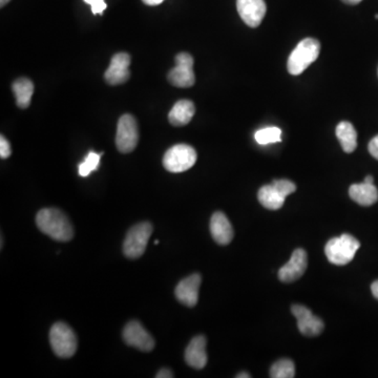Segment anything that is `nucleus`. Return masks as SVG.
I'll use <instances>...</instances> for the list:
<instances>
[{"label":"nucleus","instance_id":"obj_1","mask_svg":"<svg viewBox=\"0 0 378 378\" xmlns=\"http://www.w3.org/2000/svg\"><path fill=\"white\" fill-rule=\"evenodd\" d=\"M36 225L43 234L58 242H68L74 236L72 223L59 209H41L36 216Z\"/></svg>","mask_w":378,"mask_h":378},{"label":"nucleus","instance_id":"obj_2","mask_svg":"<svg viewBox=\"0 0 378 378\" xmlns=\"http://www.w3.org/2000/svg\"><path fill=\"white\" fill-rule=\"evenodd\" d=\"M321 43L315 38H305L296 45L288 58V72L294 76L302 74L319 58Z\"/></svg>","mask_w":378,"mask_h":378},{"label":"nucleus","instance_id":"obj_3","mask_svg":"<svg viewBox=\"0 0 378 378\" xmlns=\"http://www.w3.org/2000/svg\"><path fill=\"white\" fill-rule=\"evenodd\" d=\"M361 247L358 240L351 234H342L329 240L325 247L326 257L333 265L344 266L354 259L355 253Z\"/></svg>","mask_w":378,"mask_h":378},{"label":"nucleus","instance_id":"obj_4","mask_svg":"<svg viewBox=\"0 0 378 378\" xmlns=\"http://www.w3.org/2000/svg\"><path fill=\"white\" fill-rule=\"evenodd\" d=\"M50 342L53 352L61 358H70L76 353L77 336L68 324L58 322L50 331Z\"/></svg>","mask_w":378,"mask_h":378},{"label":"nucleus","instance_id":"obj_5","mask_svg":"<svg viewBox=\"0 0 378 378\" xmlns=\"http://www.w3.org/2000/svg\"><path fill=\"white\" fill-rule=\"evenodd\" d=\"M197 151L187 144H176L170 147L163 157V166L166 170L174 174L184 172L196 164Z\"/></svg>","mask_w":378,"mask_h":378},{"label":"nucleus","instance_id":"obj_6","mask_svg":"<svg viewBox=\"0 0 378 378\" xmlns=\"http://www.w3.org/2000/svg\"><path fill=\"white\" fill-rule=\"evenodd\" d=\"M153 234V226L142 222L130 228L123 244V252L128 259H138L146 250L147 243Z\"/></svg>","mask_w":378,"mask_h":378},{"label":"nucleus","instance_id":"obj_7","mask_svg":"<svg viewBox=\"0 0 378 378\" xmlns=\"http://www.w3.org/2000/svg\"><path fill=\"white\" fill-rule=\"evenodd\" d=\"M176 66L170 70L167 79L174 86L192 87L196 82L194 73V58L188 53H180L176 56Z\"/></svg>","mask_w":378,"mask_h":378},{"label":"nucleus","instance_id":"obj_8","mask_svg":"<svg viewBox=\"0 0 378 378\" xmlns=\"http://www.w3.org/2000/svg\"><path fill=\"white\" fill-rule=\"evenodd\" d=\"M139 141L138 124L132 115L122 116L118 122L116 145L122 153H132Z\"/></svg>","mask_w":378,"mask_h":378},{"label":"nucleus","instance_id":"obj_9","mask_svg":"<svg viewBox=\"0 0 378 378\" xmlns=\"http://www.w3.org/2000/svg\"><path fill=\"white\" fill-rule=\"evenodd\" d=\"M292 312L298 321V328L303 335L315 338L323 332L325 324L319 317H315L310 309L302 305H294Z\"/></svg>","mask_w":378,"mask_h":378},{"label":"nucleus","instance_id":"obj_10","mask_svg":"<svg viewBox=\"0 0 378 378\" xmlns=\"http://www.w3.org/2000/svg\"><path fill=\"white\" fill-rule=\"evenodd\" d=\"M308 267V255L302 248L296 249L289 262L278 270V278L282 282H294L302 278Z\"/></svg>","mask_w":378,"mask_h":378},{"label":"nucleus","instance_id":"obj_11","mask_svg":"<svg viewBox=\"0 0 378 378\" xmlns=\"http://www.w3.org/2000/svg\"><path fill=\"white\" fill-rule=\"evenodd\" d=\"M123 340L128 346L149 352L155 348V340L139 322L132 321L124 327Z\"/></svg>","mask_w":378,"mask_h":378},{"label":"nucleus","instance_id":"obj_12","mask_svg":"<svg viewBox=\"0 0 378 378\" xmlns=\"http://www.w3.org/2000/svg\"><path fill=\"white\" fill-rule=\"evenodd\" d=\"M236 9L247 26L257 28L265 17L267 6L264 0H236Z\"/></svg>","mask_w":378,"mask_h":378},{"label":"nucleus","instance_id":"obj_13","mask_svg":"<svg viewBox=\"0 0 378 378\" xmlns=\"http://www.w3.org/2000/svg\"><path fill=\"white\" fill-rule=\"evenodd\" d=\"M201 282H202V278L199 273L192 274L181 280L174 290L176 300L181 304L190 308L196 306L198 304Z\"/></svg>","mask_w":378,"mask_h":378},{"label":"nucleus","instance_id":"obj_14","mask_svg":"<svg viewBox=\"0 0 378 378\" xmlns=\"http://www.w3.org/2000/svg\"><path fill=\"white\" fill-rule=\"evenodd\" d=\"M130 56L118 53L112 58L111 64L105 72V78L111 85H119L130 79Z\"/></svg>","mask_w":378,"mask_h":378},{"label":"nucleus","instance_id":"obj_15","mask_svg":"<svg viewBox=\"0 0 378 378\" xmlns=\"http://www.w3.org/2000/svg\"><path fill=\"white\" fill-rule=\"evenodd\" d=\"M206 338L203 335L196 336L192 338V342H189L185 350V361L189 367L201 370L206 365Z\"/></svg>","mask_w":378,"mask_h":378},{"label":"nucleus","instance_id":"obj_16","mask_svg":"<svg viewBox=\"0 0 378 378\" xmlns=\"http://www.w3.org/2000/svg\"><path fill=\"white\" fill-rule=\"evenodd\" d=\"M211 232L213 240L219 245L229 244L234 239V228L225 213H215L211 220Z\"/></svg>","mask_w":378,"mask_h":378},{"label":"nucleus","instance_id":"obj_17","mask_svg":"<svg viewBox=\"0 0 378 378\" xmlns=\"http://www.w3.org/2000/svg\"><path fill=\"white\" fill-rule=\"evenodd\" d=\"M349 195L354 202L361 206H371L378 200V190L375 185L365 182L353 184L349 188Z\"/></svg>","mask_w":378,"mask_h":378},{"label":"nucleus","instance_id":"obj_18","mask_svg":"<svg viewBox=\"0 0 378 378\" xmlns=\"http://www.w3.org/2000/svg\"><path fill=\"white\" fill-rule=\"evenodd\" d=\"M196 113V107L194 103L189 100H180L174 105L168 115V120L172 126H184L192 121V117Z\"/></svg>","mask_w":378,"mask_h":378},{"label":"nucleus","instance_id":"obj_19","mask_svg":"<svg viewBox=\"0 0 378 378\" xmlns=\"http://www.w3.org/2000/svg\"><path fill=\"white\" fill-rule=\"evenodd\" d=\"M259 203L263 205L265 209L270 211H278L282 209V205L285 203L286 197L274 186L273 184L265 185L261 187L257 194Z\"/></svg>","mask_w":378,"mask_h":378},{"label":"nucleus","instance_id":"obj_20","mask_svg":"<svg viewBox=\"0 0 378 378\" xmlns=\"http://www.w3.org/2000/svg\"><path fill=\"white\" fill-rule=\"evenodd\" d=\"M336 137L345 153H351L357 147V133L350 122L342 121L336 126Z\"/></svg>","mask_w":378,"mask_h":378},{"label":"nucleus","instance_id":"obj_21","mask_svg":"<svg viewBox=\"0 0 378 378\" xmlns=\"http://www.w3.org/2000/svg\"><path fill=\"white\" fill-rule=\"evenodd\" d=\"M15 93L16 103L20 109H28L32 100L34 93V84L28 78H20L13 83L12 86Z\"/></svg>","mask_w":378,"mask_h":378},{"label":"nucleus","instance_id":"obj_22","mask_svg":"<svg viewBox=\"0 0 378 378\" xmlns=\"http://www.w3.org/2000/svg\"><path fill=\"white\" fill-rule=\"evenodd\" d=\"M296 376V365L292 359L282 358L272 365L270 377L294 378Z\"/></svg>","mask_w":378,"mask_h":378},{"label":"nucleus","instance_id":"obj_23","mask_svg":"<svg viewBox=\"0 0 378 378\" xmlns=\"http://www.w3.org/2000/svg\"><path fill=\"white\" fill-rule=\"evenodd\" d=\"M255 141L261 145L280 142L282 141V130L275 126L262 128L255 133Z\"/></svg>","mask_w":378,"mask_h":378},{"label":"nucleus","instance_id":"obj_24","mask_svg":"<svg viewBox=\"0 0 378 378\" xmlns=\"http://www.w3.org/2000/svg\"><path fill=\"white\" fill-rule=\"evenodd\" d=\"M103 153H96L93 151H89L85 157L84 161L79 164V174L81 176H87L93 172L98 169L100 158Z\"/></svg>","mask_w":378,"mask_h":378},{"label":"nucleus","instance_id":"obj_25","mask_svg":"<svg viewBox=\"0 0 378 378\" xmlns=\"http://www.w3.org/2000/svg\"><path fill=\"white\" fill-rule=\"evenodd\" d=\"M272 184L285 197L294 194L296 190V185L294 182H292V181L285 180V179H282V180H274Z\"/></svg>","mask_w":378,"mask_h":378},{"label":"nucleus","instance_id":"obj_26","mask_svg":"<svg viewBox=\"0 0 378 378\" xmlns=\"http://www.w3.org/2000/svg\"><path fill=\"white\" fill-rule=\"evenodd\" d=\"M84 3L87 5H91V12L95 15L99 14L103 15V11L107 9V3H105V0H84Z\"/></svg>","mask_w":378,"mask_h":378},{"label":"nucleus","instance_id":"obj_27","mask_svg":"<svg viewBox=\"0 0 378 378\" xmlns=\"http://www.w3.org/2000/svg\"><path fill=\"white\" fill-rule=\"evenodd\" d=\"M11 145L8 142L5 137L1 136V138H0V157H1V159H8L11 156Z\"/></svg>","mask_w":378,"mask_h":378},{"label":"nucleus","instance_id":"obj_28","mask_svg":"<svg viewBox=\"0 0 378 378\" xmlns=\"http://www.w3.org/2000/svg\"><path fill=\"white\" fill-rule=\"evenodd\" d=\"M368 149H369V153H371L372 157L378 160V135L370 141Z\"/></svg>","mask_w":378,"mask_h":378},{"label":"nucleus","instance_id":"obj_29","mask_svg":"<svg viewBox=\"0 0 378 378\" xmlns=\"http://www.w3.org/2000/svg\"><path fill=\"white\" fill-rule=\"evenodd\" d=\"M174 373H172L170 370L165 369H161L159 372H158L157 375H156V377L157 378H172L174 377Z\"/></svg>","mask_w":378,"mask_h":378},{"label":"nucleus","instance_id":"obj_30","mask_svg":"<svg viewBox=\"0 0 378 378\" xmlns=\"http://www.w3.org/2000/svg\"><path fill=\"white\" fill-rule=\"evenodd\" d=\"M372 294H373L374 298H377L378 300V280L372 284L371 286Z\"/></svg>","mask_w":378,"mask_h":378},{"label":"nucleus","instance_id":"obj_31","mask_svg":"<svg viewBox=\"0 0 378 378\" xmlns=\"http://www.w3.org/2000/svg\"><path fill=\"white\" fill-rule=\"evenodd\" d=\"M143 3H145V5L147 6H158L160 5V3H163L164 0H142Z\"/></svg>","mask_w":378,"mask_h":378},{"label":"nucleus","instance_id":"obj_32","mask_svg":"<svg viewBox=\"0 0 378 378\" xmlns=\"http://www.w3.org/2000/svg\"><path fill=\"white\" fill-rule=\"evenodd\" d=\"M342 3H347V5H358L359 3H361L363 0H342Z\"/></svg>","mask_w":378,"mask_h":378},{"label":"nucleus","instance_id":"obj_33","mask_svg":"<svg viewBox=\"0 0 378 378\" xmlns=\"http://www.w3.org/2000/svg\"><path fill=\"white\" fill-rule=\"evenodd\" d=\"M363 182L368 183V184H374V179L372 176H367L363 180Z\"/></svg>","mask_w":378,"mask_h":378},{"label":"nucleus","instance_id":"obj_34","mask_svg":"<svg viewBox=\"0 0 378 378\" xmlns=\"http://www.w3.org/2000/svg\"><path fill=\"white\" fill-rule=\"evenodd\" d=\"M251 375L249 373H245V372H242V373L239 374V375H236V378H250Z\"/></svg>","mask_w":378,"mask_h":378},{"label":"nucleus","instance_id":"obj_35","mask_svg":"<svg viewBox=\"0 0 378 378\" xmlns=\"http://www.w3.org/2000/svg\"><path fill=\"white\" fill-rule=\"evenodd\" d=\"M10 0H0V6H1V8L5 7L6 5H7L8 3H9Z\"/></svg>","mask_w":378,"mask_h":378},{"label":"nucleus","instance_id":"obj_36","mask_svg":"<svg viewBox=\"0 0 378 378\" xmlns=\"http://www.w3.org/2000/svg\"><path fill=\"white\" fill-rule=\"evenodd\" d=\"M158 244H159V241H158V240L155 241V245H158Z\"/></svg>","mask_w":378,"mask_h":378},{"label":"nucleus","instance_id":"obj_37","mask_svg":"<svg viewBox=\"0 0 378 378\" xmlns=\"http://www.w3.org/2000/svg\"><path fill=\"white\" fill-rule=\"evenodd\" d=\"M376 20H378V15L375 16Z\"/></svg>","mask_w":378,"mask_h":378}]
</instances>
